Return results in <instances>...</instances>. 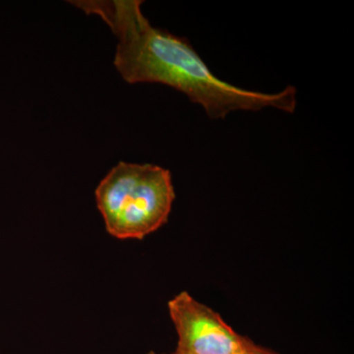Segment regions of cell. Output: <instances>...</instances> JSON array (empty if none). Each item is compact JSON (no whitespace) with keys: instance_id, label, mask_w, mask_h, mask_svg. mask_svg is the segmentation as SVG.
Wrapping results in <instances>:
<instances>
[{"instance_id":"6da1fadb","label":"cell","mask_w":354,"mask_h":354,"mask_svg":"<svg viewBox=\"0 0 354 354\" xmlns=\"http://www.w3.org/2000/svg\"><path fill=\"white\" fill-rule=\"evenodd\" d=\"M101 17L118 39L114 66L129 84L160 83L176 88L200 104L213 120L235 111L274 108L292 113L297 88L276 94L247 91L218 78L185 38L150 24L140 0L68 1Z\"/></svg>"},{"instance_id":"7a4b0ae2","label":"cell","mask_w":354,"mask_h":354,"mask_svg":"<svg viewBox=\"0 0 354 354\" xmlns=\"http://www.w3.org/2000/svg\"><path fill=\"white\" fill-rule=\"evenodd\" d=\"M95 195L108 234L138 241L167 223L176 199L169 169L125 162L102 178Z\"/></svg>"},{"instance_id":"3957f363","label":"cell","mask_w":354,"mask_h":354,"mask_svg":"<svg viewBox=\"0 0 354 354\" xmlns=\"http://www.w3.org/2000/svg\"><path fill=\"white\" fill-rule=\"evenodd\" d=\"M167 308L178 337L172 354H250L252 342L187 291L169 300Z\"/></svg>"},{"instance_id":"277c9868","label":"cell","mask_w":354,"mask_h":354,"mask_svg":"<svg viewBox=\"0 0 354 354\" xmlns=\"http://www.w3.org/2000/svg\"><path fill=\"white\" fill-rule=\"evenodd\" d=\"M251 354H277L272 353L271 351H268V349L261 348V346H257V344H251Z\"/></svg>"},{"instance_id":"5b68a950","label":"cell","mask_w":354,"mask_h":354,"mask_svg":"<svg viewBox=\"0 0 354 354\" xmlns=\"http://www.w3.org/2000/svg\"><path fill=\"white\" fill-rule=\"evenodd\" d=\"M146 354H165V353H156V351H149V353H147Z\"/></svg>"},{"instance_id":"8992f818","label":"cell","mask_w":354,"mask_h":354,"mask_svg":"<svg viewBox=\"0 0 354 354\" xmlns=\"http://www.w3.org/2000/svg\"><path fill=\"white\" fill-rule=\"evenodd\" d=\"M250 354H251V351H250Z\"/></svg>"}]
</instances>
